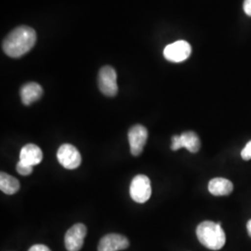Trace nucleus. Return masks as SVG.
Returning a JSON list of instances; mask_svg holds the SVG:
<instances>
[{"label":"nucleus","instance_id":"f03ea898","mask_svg":"<svg viewBox=\"0 0 251 251\" xmlns=\"http://www.w3.org/2000/svg\"><path fill=\"white\" fill-rule=\"evenodd\" d=\"M198 240L204 247L212 251H219L224 248L226 242L225 231L221 224L206 221L197 228Z\"/></svg>","mask_w":251,"mask_h":251},{"label":"nucleus","instance_id":"f3484780","mask_svg":"<svg viewBox=\"0 0 251 251\" xmlns=\"http://www.w3.org/2000/svg\"><path fill=\"white\" fill-rule=\"evenodd\" d=\"M241 156L244 160H251V141H250L241 152Z\"/></svg>","mask_w":251,"mask_h":251},{"label":"nucleus","instance_id":"f257e3e1","mask_svg":"<svg viewBox=\"0 0 251 251\" xmlns=\"http://www.w3.org/2000/svg\"><path fill=\"white\" fill-rule=\"evenodd\" d=\"M36 42V31L29 26L12 30L3 41L4 52L11 58H20L32 50Z\"/></svg>","mask_w":251,"mask_h":251},{"label":"nucleus","instance_id":"6e6552de","mask_svg":"<svg viewBox=\"0 0 251 251\" xmlns=\"http://www.w3.org/2000/svg\"><path fill=\"white\" fill-rule=\"evenodd\" d=\"M87 235V227L83 224H76L66 232L64 236L65 248L68 251H79Z\"/></svg>","mask_w":251,"mask_h":251},{"label":"nucleus","instance_id":"9b49d317","mask_svg":"<svg viewBox=\"0 0 251 251\" xmlns=\"http://www.w3.org/2000/svg\"><path fill=\"white\" fill-rule=\"evenodd\" d=\"M43 160L42 150L34 144L25 145L20 152V161L24 162L29 166H36Z\"/></svg>","mask_w":251,"mask_h":251},{"label":"nucleus","instance_id":"7ed1b4c3","mask_svg":"<svg viewBox=\"0 0 251 251\" xmlns=\"http://www.w3.org/2000/svg\"><path fill=\"white\" fill-rule=\"evenodd\" d=\"M129 194L136 203L144 204L147 202L152 195L150 179L144 174L135 176L129 186Z\"/></svg>","mask_w":251,"mask_h":251},{"label":"nucleus","instance_id":"ddd939ff","mask_svg":"<svg viewBox=\"0 0 251 251\" xmlns=\"http://www.w3.org/2000/svg\"><path fill=\"white\" fill-rule=\"evenodd\" d=\"M0 189L6 195H14L20 190V182L15 177L5 172L0 174Z\"/></svg>","mask_w":251,"mask_h":251},{"label":"nucleus","instance_id":"20e7f679","mask_svg":"<svg viewBox=\"0 0 251 251\" xmlns=\"http://www.w3.org/2000/svg\"><path fill=\"white\" fill-rule=\"evenodd\" d=\"M117 79V72L112 66L106 65L100 68L98 76L100 92L107 97H115L118 92Z\"/></svg>","mask_w":251,"mask_h":251},{"label":"nucleus","instance_id":"39448f33","mask_svg":"<svg viewBox=\"0 0 251 251\" xmlns=\"http://www.w3.org/2000/svg\"><path fill=\"white\" fill-rule=\"evenodd\" d=\"M57 158L63 168L67 170H75L80 166V152L72 144L61 145L57 152Z\"/></svg>","mask_w":251,"mask_h":251},{"label":"nucleus","instance_id":"4468645a","mask_svg":"<svg viewBox=\"0 0 251 251\" xmlns=\"http://www.w3.org/2000/svg\"><path fill=\"white\" fill-rule=\"evenodd\" d=\"M180 136L182 148H186L189 152H198L200 149V139L198 135L194 131H185Z\"/></svg>","mask_w":251,"mask_h":251},{"label":"nucleus","instance_id":"423d86ee","mask_svg":"<svg viewBox=\"0 0 251 251\" xmlns=\"http://www.w3.org/2000/svg\"><path fill=\"white\" fill-rule=\"evenodd\" d=\"M192 53V47L187 41L179 40L167 46L164 50V57L172 63H181L187 60Z\"/></svg>","mask_w":251,"mask_h":251},{"label":"nucleus","instance_id":"9d476101","mask_svg":"<svg viewBox=\"0 0 251 251\" xmlns=\"http://www.w3.org/2000/svg\"><path fill=\"white\" fill-rule=\"evenodd\" d=\"M20 95L22 102L25 105H30L42 97L43 89L38 83L29 82L21 88Z\"/></svg>","mask_w":251,"mask_h":251},{"label":"nucleus","instance_id":"0eeeda50","mask_svg":"<svg viewBox=\"0 0 251 251\" xmlns=\"http://www.w3.org/2000/svg\"><path fill=\"white\" fill-rule=\"evenodd\" d=\"M128 143L130 147V152L134 156H139L143 151L147 142L148 131L143 125H135L128 130Z\"/></svg>","mask_w":251,"mask_h":251},{"label":"nucleus","instance_id":"1a4fd4ad","mask_svg":"<svg viewBox=\"0 0 251 251\" xmlns=\"http://www.w3.org/2000/svg\"><path fill=\"white\" fill-rule=\"evenodd\" d=\"M129 246L127 238L118 233H109L100 240L98 251H119L126 250Z\"/></svg>","mask_w":251,"mask_h":251},{"label":"nucleus","instance_id":"f8f14e48","mask_svg":"<svg viewBox=\"0 0 251 251\" xmlns=\"http://www.w3.org/2000/svg\"><path fill=\"white\" fill-rule=\"evenodd\" d=\"M233 190V183L225 178H214L208 182V191L216 197L230 195Z\"/></svg>","mask_w":251,"mask_h":251},{"label":"nucleus","instance_id":"2eb2a0df","mask_svg":"<svg viewBox=\"0 0 251 251\" xmlns=\"http://www.w3.org/2000/svg\"><path fill=\"white\" fill-rule=\"evenodd\" d=\"M33 168L34 167L29 166V165H27L25 163L19 160L18 163H17V166H16V171L22 176H28V175H30L33 172Z\"/></svg>","mask_w":251,"mask_h":251},{"label":"nucleus","instance_id":"6ab92c4d","mask_svg":"<svg viewBox=\"0 0 251 251\" xmlns=\"http://www.w3.org/2000/svg\"><path fill=\"white\" fill-rule=\"evenodd\" d=\"M244 11L247 15L251 16V0H245L244 2Z\"/></svg>","mask_w":251,"mask_h":251},{"label":"nucleus","instance_id":"a211bd4d","mask_svg":"<svg viewBox=\"0 0 251 251\" xmlns=\"http://www.w3.org/2000/svg\"><path fill=\"white\" fill-rule=\"evenodd\" d=\"M28 251H51L47 246L44 245H35L30 248Z\"/></svg>","mask_w":251,"mask_h":251},{"label":"nucleus","instance_id":"aec40b11","mask_svg":"<svg viewBox=\"0 0 251 251\" xmlns=\"http://www.w3.org/2000/svg\"><path fill=\"white\" fill-rule=\"evenodd\" d=\"M247 229H248V233L250 234V236L251 237V220H250L248 222V225H247Z\"/></svg>","mask_w":251,"mask_h":251},{"label":"nucleus","instance_id":"dca6fc26","mask_svg":"<svg viewBox=\"0 0 251 251\" xmlns=\"http://www.w3.org/2000/svg\"><path fill=\"white\" fill-rule=\"evenodd\" d=\"M171 148L172 151H178L180 148H182V144H181L179 135H174L171 138Z\"/></svg>","mask_w":251,"mask_h":251}]
</instances>
